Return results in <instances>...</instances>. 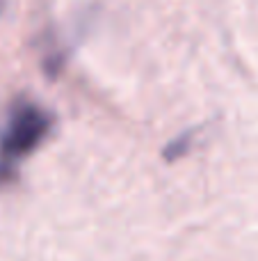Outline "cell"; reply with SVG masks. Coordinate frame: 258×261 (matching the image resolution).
<instances>
[{
    "label": "cell",
    "instance_id": "3",
    "mask_svg": "<svg viewBox=\"0 0 258 261\" xmlns=\"http://www.w3.org/2000/svg\"><path fill=\"white\" fill-rule=\"evenodd\" d=\"M0 9H3V5H0Z\"/></svg>",
    "mask_w": 258,
    "mask_h": 261
},
{
    "label": "cell",
    "instance_id": "1",
    "mask_svg": "<svg viewBox=\"0 0 258 261\" xmlns=\"http://www.w3.org/2000/svg\"><path fill=\"white\" fill-rule=\"evenodd\" d=\"M53 126V117L35 103H16L12 108L0 133V158L16 163L18 158L32 153Z\"/></svg>",
    "mask_w": 258,
    "mask_h": 261
},
{
    "label": "cell",
    "instance_id": "2",
    "mask_svg": "<svg viewBox=\"0 0 258 261\" xmlns=\"http://www.w3.org/2000/svg\"><path fill=\"white\" fill-rule=\"evenodd\" d=\"M12 179H14V163L0 158V188H3L5 184H9Z\"/></svg>",
    "mask_w": 258,
    "mask_h": 261
}]
</instances>
